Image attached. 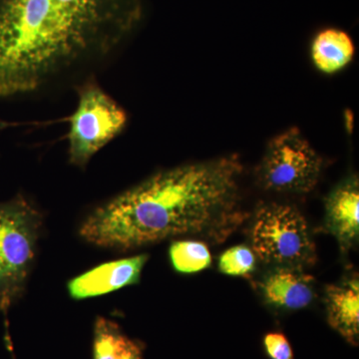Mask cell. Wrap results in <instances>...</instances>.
<instances>
[{
  "instance_id": "obj_1",
  "label": "cell",
  "mask_w": 359,
  "mask_h": 359,
  "mask_svg": "<svg viewBox=\"0 0 359 359\" xmlns=\"http://www.w3.org/2000/svg\"><path fill=\"white\" fill-rule=\"evenodd\" d=\"M242 174L235 155L161 172L97 208L80 235L120 250L182 236L223 243L247 219L241 205Z\"/></svg>"
},
{
  "instance_id": "obj_2",
  "label": "cell",
  "mask_w": 359,
  "mask_h": 359,
  "mask_svg": "<svg viewBox=\"0 0 359 359\" xmlns=\"http://www.w3.org/2000/svg\"><path fill=\"white\" fill-rule=\"evenodd\" d=\"M140 13V0H0V97L36 91L107 54Z\"/></svg>"
},
{
  "instance_id": "obj_3",
  "label": "cell",
  "mask_w": 359,
  "mask_h": 359,
  "mask_svg": "<svg viewBox=\"0 0 359 359\" xmlns=\"http://www.w3.org/2000/svg\"><path fill=\"white\" fill-rule=\"evenodd\" d=\"M41 224L40 212L23 198L0 204V311L6 318L25 292Z\"/></svg>"
},
{
  "instance_id": "obj_4",
  "label": "cell",
  "mask_w": 359,
  "mask_h": 359,
  "mask_svg": "<svg viewBox=\"0 0 359 359\" xmlns=\"http://www.w3.org/2000/svg\"><path fill=\"white\" fill-rule=\"evenodd\" d=\"M250 240L255 255L266 263L294 268L313 263L314 245L308 223L292 205L273 203L259 207Z\"/></svg>"
},
{
  "instance_id": "obj_5",
  "label": "cell",
  "mask_w": 359,
  "mask_h": 359,
  "mask_svg": "<svg viewBox=\"0 0 359 359\" xmlns=\"http://www.w3.org/2000/svg\"><path fill=\"white\" fill-rule=\"evenodd\" d=\"M323 167V158L299 129L292 128L269 142L257 178L264 190L302 195L316 186Z\"/></svg>"
},
{
  "instance_id": "obj_6",
  "label": "cell",
  "mask_w": 359,
  "mask_h": 359,
  "mask_svg": "<svg viewBox=\"0 0 359 359\" xmlns=\"http://www.w3.org/2000/svg\"><path fill=\"white\" fill-rule=\"evenodd\" d=\"M69 122L70 162L83 168L98 151L121 133L127 115L100 87L87 84L80 90L77 108Z\"/></svg>"
},
{
  "instance_id": "obj_7",
  "label": "cell",
  "mask_w": 359,
  "mask_h": 359,
  "mask_svg": "<svg viewBox=\"0 0 359 359\" xmlns=\"http://www.w3.org/2000/svg\"><path fill=\"white\" fill-rule=\"evenodd\" d=\"M147 259V255H139L101 264L71 280L69 294L75 299H89L138 283Z\"/></svg>"
},
{
  "instance_id": "obj_8",
  "label": "cell",
  "mask_w": 359,
  "mask_h": 359,
  "mask_svg": "<svg viewBox=\"0 0 359 359\" xmlns=\"http://www.w3.org/2000/svg\"><path fill=\"white\" fill-rule=\"evenodd\" d=\"M261 290L269 304L287 311L306 308L316 295L313 276L294 266H276L264 276Z\"/></svg>"
},
{
  "instance_id": "obj_9",
  "label": "cell",
  "mask_w": 359,
  "mask_h": 359,
  "mask_svg": "<svg viewBox=\"0 0 359 359\" xmlns=\"http://www.w3.org/2000/svg\"><path fill=\"white\" fill-rule=\"evenodd\" d=\"M327 226L342 248L348 249L359 235L358 178L347 180L330 194L325 203Z\"/></svg>"
},
{
  "instance_id": "obj_10",
  "label": "cell",
  "mask_w": 359,
  "mask_h": 359,
  "mask_svg": "<svg viewBox=\"0 0 359 359\" xmlns=\"http://www.w3.org/2000/svg\"><path fill=\"white\" fill-rule=\"evenodd\" d=\"M325 306L330 327L353 346L359 339V282L358 278L332 285L325 290Z\"/></svg>"
},
{
  "instance_id": "obj_11",
  "label": "cell",
  "mask_w": 359,
  "mask_h": 359,
  "mask_svg": "<svg viewBox=\"0 0 359 359\" xmlns=\"http://www.w3.org/2000/svg\"><path fill=\"white\" fill-rule=\"evenodd\" d=\"M354 55V44L341 30L327 29L318 33L311 46L314 65L321 72L332 74L344 69Z\"/></svg>"
},
{
  "instance_id": "obj_12",
  "label": "cell",
  "mask_w": 359,
  "mask_h": 359,
  "mask_svg": "<svg viewBox=\"0 0 359 359\" xmlns=\"http://www.w3.org/2000/svg\"><path fill=\"white\" fill-rule=\"evenodd\" d=\"M170 257L177 271L193 273L209 268L212 256L209 248L199 241H178L171 245Z\"/></svg>"
},
{
  "instance_id": "obj_13",
  "label": "cell",
  "mask_w": 359,
  "mask_h": 359,
  "mask_svg": "<svg viewBox=\"0 0 359 359\" xmlns=\"http://www.w3.org/2000/svg\"><path fill=\"white\" fill-rule=\"evenodd\" d=\"M126 339L115 323L98 318L94 330V359H118Z\"/></svg>"
},
{
  "instance_id": "obj_14",
  "label": "cell",
  "mask_w": 359,
  "mask_h": 359,
  "mask_svg": "<svg viewBox=\"0 0 359 359\" xmlns=\"http://www.w3.org/2000/svg\"><path fill=\"white\" fill-rule=\"evenodd\" d=\"M256 266V255L247 245H236L226 250L219 261V269L224 275L247 276Z\"/></svg>"
},
{
  "instance_id": "obj_15",
  "label": "cell",
  "mask_w": 359,
  "mask_h": 359,
  "mask_svg": "<svg viewBox=\"0 0 359 359\" xmlns=\"http://www.w3.org/2000/svg\"><path fill=\"white\" fill-rule=\"evenodd\" d=\"M264 346L271 359H294L289 340L280 332H271L264 337Z\"/></svg>"
},
{
  "instance_id": "obj_16",
  "label": "cell",
  "mask_w": 359,
  "mask_h": 359,
  "mask_svg": "<svg viewBox=\"0 0 359 359\" xmlns=\"http://www.w3.org/2000/svg\"><path fill=\"white\" fill-rule=\"evenodd\" d=\"M118 359H142V348L138 342L127 337Z\"/></svg>"
}]
</instances>
